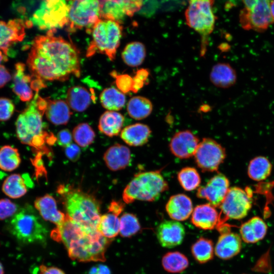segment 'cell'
Returning a JSON list of instances; mask_svg holds the SVG:
<instances>
[{
	"mask_svg": "<svg viewBox=\"0 0 274 274\" xmlns=\"http://www.w3.org/2000/svg\"><path fill=\"white\" fill-rule=\"evenodd\" d=\"M45 113L37 101V96L18 116L16 123L18 139L24 144L32 147L37 153L46 154L49 158L51 151L46 145H52L57 141L53 133L44 130L42 116Z\"/></svg>",
	"mask_w": 274,
	"mask_h": 274,
	"instance_id": "3",
	"label": "cell"
},
{
	"mask_svg": "<svg viewBox=\"0 0 274 274\" xmlns=\"http://www.w3.org/2000/svg\"><path fill=\"white\" fill-rule=\"evenodd\" d=\"M198 167L204 172L217 171L226 157L225 149L211 138H203L194 155Z\"/></svg>",
	"mask_w": 274,
	"mask_h": 274,
	"instance_id": "13",
	"label": "cell"
},
{
	"mask_svg": "<svg viewBox=\"0 0 274 274\" xmlns=\"http://www.w3.org/2000/svg\"><path fill=\"white\" fill-rule=\"evenodd\" d=\"M39 274H65L64 272L59 268L55 267H47L45 265H41L40 267Z\"/></svg>",
	"mask_w": 274,
	"mask_h": 274,
	"instance_id": "51",
	"label": "cell"
},
{
	"mask_svg": "<svg viewBox=\"0 0 274 274\" xmlns=\"http://www.w3.org/2000/svg\"><path fill=\"white\" fill-rule=\"evenodd\" d=\"M64 153L68 159L75 162L80 158L81 150L77 145L72 143L65 147Z\"/></svg>",
	"mask_w": 274,
	"mask_h": 274,
	"instance_id": "48",
	"label": "cell"
},
{
	"mask_svg": "<svg viewBox=\"0 0 274 274\" xmlns=\"http://www.w3.org/2000/svg\"><path fill=\"white\" fill-rule=\"evenodd\" d=\"M272 164L265 157L259 156L253 158L248 167L249 177L256 181H261L267 179L271 174Z\"/></svg>",
	"mask_w": 274,
	"mask_h": 274,
	"instance_id": "31",
	"label": "cell"
},
{
	"mask_svg": "<svg viewBox=\"0 0 274 274\" xmlns=\"http://www.w3.org/2000/svg\"><path fill=\"white\" fill-rule=\"evenodd\" d=\"M110 270L107 266L99 265L97 266V273L96 274H110Z\"/></svg>",
	"mask_w": 274,
	"mask_h": 274,
	"instance_id": "53",
	"label": "cell"
},
{
	"mask_svg": "<svg viewBox=\"0 0 274 274\" xmlns=\"http://www.w3.org/2000/svg\"><path fill=\"white\" fill-rule=\"evenodd\" d=\"M161 263L164 270L171 273L181 272L189 265L187 257L178 251L166 253L162 258Z\"/></svg>",
	"mask_w": 274,
	"mask_h": 274,
	"instance_id": "37",
	"label": "cell"
},
{
	"mask_svg": "<svg viewBox=\"0 0 274 274\" xmlns=\"http://www.w3.org/2000/svg\"><path fill=\"white\" fill-rule=\"evenodd\" d=\"M7 57L1 51H0V63L3 60L6 61L7 60Z\"/></svg>",
	"mask_w": 274,
	"mask_h": 274,
	"instance_id": "55",
	"label": "cell"
},
{
	"mask_svg": "<svg viewBox=\"0 0 274 274\" xmlns=\"http://www.w3.org/2000/svg\"><path fill=\"white\" fill-rule=\"evenodd\" d=\"M242 249V238L237 233L226 231L221 233L215 247V253L223 260L231 259Z\"/></svg>",
	"mask_w": 274,
	"mask_h": 274,
	"instance_id": "20",
	"label": "cell"
},
{
	"mask_svg": "<svg viewBox=\"0 0 274 274\" xmlns=\"http://www.w3.org/2000/svg\"><path fill=\"white\" fill-rule=\"evenodd\" d=\"M267 229L263 219L254 217L242 224L239 229L241 237L246 243H256L264 237Z\"/></svg>",
	"mask_w": 274,
	"mask_h": 274,
	"instance_id": "25",
	"label": "cell"
},
{
	"mask_svg": "<svg viewBox=\"0 0 274 274\" xmlns=\"http://www.w3.org/2000/svg\"><path fill=\"white\" fill-rule=\"evenodd\" d=\"M116 84L118 89L123 93H126L132 90L133 78L127 74L116 75Z\"/></svg>",
	"mask_w": 274,
	"mask_h": 274,
	"instance_id": "45",
	"label": "cell"
},
{
	"mask_svg": "<svg viewBox=\"0 0 274 274\" xmlns=\"http://www.w3.org/2000/svg\"><path fill=\"white\" fill-rule=\"evenodd\" d=\"M229 188L228 179L223 174L218 173L205 185L198 188L196 196L198 198L206 199L215 207H219Z\"/></svg>",
	"mask_w": 274,
	"mask_h": 274,
	"instance_id": "14",
	"label": "cell"
},
{
	"mask_svg": "<svg viewBox=\"0 0 274 274\" xmlns=\"http://www.w3.org/2000/svg\"><path fill=\"white\" fill-rule=\"evenodd\" d=\"M142 1H100V18L120 22L132 17L142 7Z\"/></svg>",
	"mask_w": 274,
	"mask_h": 274,
	"instance_id": "15",
	"label": "cell"
},
{
	"mask_svg": "<svg viewBox=\"0 0 274 274\" xmlns=\"http://www.w3.org/2000/svg\"><path fill=\"white\" fill-rule=\"evenodd\" d=\"M10 233L23 244H44L48 230L30 206L20 209L11 218L8 225Z\"/></svg>",
	"mask_w": 274,
	"mask_h": 274,
	"instance_id": "5",
	"label": "cell"
},
{
	"mask_svg": "<svg viewBox=\"0 0 274 274\" xmlns=\"http://www.w3.org/2000/svg\"><path fill=\"white\" fill-rule=\"evenodd\" d=\"M94 97L86 88L75 86L68 89L66 103L73 110L83 112L88 108Z\"/></svg>",
	"mask_w": 274,
	"mask_h": 274,
	"instance_id": "29",
	"label": "cell"
},
{
	"mask_svg": "<svg viewBox=\"0 0 274 274\" xmlns=\"http://www.w3.org/2000/svg\"><path fill=\"white\" fill-rule=\"evenodd\" d=\"M191 251L195 260L203 264L213 259L215 249L211 239L201 237L192 244Z\"/></svg>",
	"mask_w": 274,
	"mask_h": 274,
	"instance_id": "36",
	"label": "cell"
},
{
	"mask_svg": "<svg viewBox=\"0 0 274 274\" xmlns=\"http://www.w3.org/2000/svg\"><path fill=\"white\" fill-rule=\"evenodd\" d=\"M72 134L67 129H62L57 135L58 144L64 148L72 144Z\"/></svg>",
	"mask_w": 274,
	"mask_h": 274,
	"instance_id": "47",
	"label": "cell"
},
{
	"mask_svg": "<svg viewBox=\"0 0 274 274\" xmlns=\"http://www.w3.org/2000/svg\"><path fill=\"white\" fill-rule=\"evenodd\" d=\"M124 121V116L115 111H106L100 116L98 129L102 133L112 137L118 135Z\"/></svg>",
	"mask_w": 274,
	"mask_h": 274,
	"instance_id": "30",
	"label": "cell"
},
{
	"mask_svg": "<svg viewBox=\"0 0 274 274\" xmlns=\"http://www.w3.org/2000/svg\"><path fill=\"white\" fill-rule=\"evenodd\" d=\"M99 97L103 107L111 111L121 110L126 102L125 95L114 87L104 89L100 93Z\"/></svg>",
	"mask_w": 274,
	"mask_h": 274,
	"instance_id": "35",
	"label": "cell"
},
{
	"mask_svg": "<svg viewBox=\"0 0 274 274\" xmlns=\"http://www.w3.org/2000/svg\"><path fill=\"white\" fill-rule=\"evenodd\" d=\"M55 240L62 242L73 260L82 262L104 261L111 239L104 236L97 230L85 229L67 215L65 221L52 231Z\"/></svg>",
	"mask_w": 274,
	"mask_h": 274,
	"instance_id": "2",
	"label": "cell"
},
{
	"mask_svg": "<svg viewBox=\"0 0 274 274\" xmlns=\"http://www.w3.org/2000/svg\"><path fill=\"white\" fill-rule=\"evenodd\" d=\"M108 209L109 212L118 216L124 209V204L120 201H113Z\"/></svg>",
	"mask_w": 274,
	"mask_h": 274,
	"instance_id": "50",
	"label": "cell"
},
{
	"mask_svg": "<svg viewBox=\"0 0 274 274\" xmlns=\"http://www.w3.org/2000/svg\"><path fill=\"white\" fill-rule=\"evenodd\" d=\"M168 188V183L160 170L140 172L135 175L124 189L123 199L126 203L136 200L154 201Z\"/></svg>",
	"mask_w": 274,
	"mask_h": 274,
	"instance_id": "6",
	"label": "cell"
},
{
	"mask_svg": "<svg viewBox=\"0 0 274 274\" xmlns=\"http://www.w3.org/2000/svg\"><path fill=\"white\" fill-rule=\"evenodd\" d=\"M97 230L105 237L112 239L120 232V219L109 213L100 216Z\"/></svg>",
	"mask_w": 274,
	"mask_h": 274,
	"instance_id": "38",
	"label": "cell"
},
{
	"mask_svg": "<svg viewBox=\"0 0 274 274\" xmlns=\"http://www.w3.org/2000/svg\"><path fill=\"white\" fill-rule=\"evenodd\" d=\"M185 235L184 226L175 220L164 221L159 224L156 229L157 239L164 248H172L180 245Z\"/></svg>",
	"mask_w": 274,
	"mask_h": 274,
	"instance_id": "17",
	"label": "cell"
},
{
	"mask_svg": "<svg viewBox=\"0 0 274 274\" xmlns=\"http://www.w3.org/2000/svg\"><path fill=\"white\" fill-rule=\"evenodd\" d=\"M21 163L20 154L17 149L10 145L0 148V169L6 172L16 169Z\"/></svg>",
	"mask_w": 274,
	"mask_h": 274,
	"instance_id": "39",
	"label": "cell"
},
{
	"mask_svg": "<svg viewBox=\"0 0 274 274\" xmlns=\"http://www.w3.org/2000/svg\"><path fill=\"white\" fill-rule=\"evenodd\" d=\"M34 205L44 220L56 224V226L62 224L66 218V215L58 210L55 199L49 194L36 198Z\"/></svg>",
	"mask_w": 274,
	"mask_h": 274,
	"instance_id": "22",
	"label": "cell"
},
{
	"mask_svg": "<svg viewBox=\"0 0 274 274\" xmlns=\"http://www.w3.org/2000/svg\"><path fill=\"white\" fill-rule=\"evenodd\" d=\"M149 127L142 123H135L124 127L120 133L121 139L130 146H142L146 144L151 135Z\"/></svg>",
	"mask_w": 274,
	"mask_h": 274,
	"instance_id": "26",
	"label": "cell"
},
{
	"mask_svg": "<svg viewBox=\"0 0 274 274\" xmlns=\"http://www.w3.org/2000/svg\"><path fill=\"white\" fill-rule=\"evenodd\" d=\"M220 215L215 207L209 203L197 206L191 214V221L196 227L211 230L217 227Z\"/></svg>",
	"mask_w": 274,
	"mask_h": 274,
	"instance_id": "19",
	"label": "cell"
},
{
	"mask_svg": "<svg viewBox=\"0 0 274 274\" xmlns=\"http://www.w3.org/2000/svg\"><path fill=\"white\" fill-rule=\"evenodd\" d=\"M177 178L181 187L188 191L196 189L201 182L198 172L192 167H185L181 169L178 173Z\"/></svg>",
	"mask_w": 274,
	"mask_h": 274,
	"instance_id": "40",
	"label": "cell"
},
{
	"mask_svg": "<svg viewBox=\"0 0 274 274\" xmlns=\"http://www.w3.org/2000/svg\"><path fill=\"white\" fill-rule=\"evenodd\" d=\"M269 8L271 17L274 21V1H270Z\"/></svg>",
	"mask_w": 274,
	"mask_h": 274,
	"instance_id": "54",
	"label": "cell"
},
{
	"mask_svg": "<svg viewBox=\"0 0 274 274\" xmlns=\"http://www.w3.org/2000/svg\"><path fill=\"white\" fill-rule=\"evenodd\" d=\"M141 229L138 219L133 214L124 213L120 218V233L125 237H131Z\"/></svg>",
	"mask_w": 274,
	"mask_h": 274,
	"instance_id": "42",
	"label": "cell"
},
{
	"mask_svg": "<svg viewBox=\"0 0 274 274\" xmlns=\"http://www.w3.org/2000/svg\"><path fill=\"white\" fill-rule=\"evenodd\" d=\"M56 30L36 37L27 64L32 76L42 80L64 81L72 75L79 77V51L71 42L54 36Z\"/></svg>",
	"mask_w": 274,
	"mask_h": 274,
	"instance_id": "1",
	"label": "cell"
},
{
	"mask_svg": "<svg viewBox=\"0 0 274 274\" xmlns=\"http://www.w3.org/2000/svg\"><path fill=\"white\" fill-rule=\"evenodd\" d=\"M252 195L238 187L229 188L225 197L219 206V222L217 227L227 219L239 220L245 217L252 208Z\"/></svg>",
	"mask_w": 274,
	"mask_h": 274,
	"instance_id": "12",
	"label": "cell"
},
{
	"mask_svg": "<svg viewBox=\"0 0 274 274\" xmlns=\"http://www.w3.org/2000/svg\"><path fill=\"white\" fill-rule=\"evenodd\" d=\"M213 1L193 0L189 2L185 12L187 25L202 37V41L214 30L215 17L212 11Z\"/></svg>",
	"mask_w": 274,
	"mask_h": 274,
	"instance_id": "11",
	"label": "cell"
},
{
	"mask_svg": "<svg viewBox=\"0 0 274 274\" xmlns=\"http://www.w3.org/2000/svg\"><path fill=\"white\" fill-rule=\"evenodd\" d=\"M236 79L235 70L229 63L225 62L214 65L210 74L211 82L219 88H227L233 86Z\"/></svg>",
	"mask_w": 274,
	"mask_h": 274,
	"instance_id": "27",
	"label": "cell"
},
{
	"mask_svg": "<svg viewBox=\"0 0 274 274\" xmlns=\"http://www.w3.org/2000/svg\"><path fill=\"white\" fill-rule=\"evenodd\" d=\"M95 134L93 129L86 123L78 124L73 129V138L76 144L82 147H86L92 143Z\"/></svg>",
	"mask_w": 274,
	"mask_h": 274,
	"instance_id": "41",
	"label": "cell"
},
{
	"mask_svg": "<svg viewBox=\"0 0 274 274\" xmlns=\"http://www.w3.org/2000/svg\"><path fill=\"white\" fill-rule=\"evenodd\" d=\"M68 10L65 1H44L28 21L41 29L56 30L67 25Z\"/></svg>",
	"mask_w": 274,
	"mask_h": 274,
	"instance_id": "8",
	"label": "cell"
},
{
	"mask_svg": "<svg viewBox=\"0 0 274 274\" xmlns=\"http://www.w3.org/2000/svg\"><path fill=\"white\" fill-rule=\"evenodd\" d=\"M149 75L148 70L142 68L138 70L133 78V85L132 91L136 93L147 81Z\"/></svg>",
	"mask_w": 274,
	"mask_h": 274,
	"instance_id": "46",
	"label": "cell"
},
{
	"mask_svg": "<svg viewBox=\"0 0 274 274\" xmlns=\"http://www.w3.org/2000/svg\"><path fill=\"white\" fill-rule=\"evenodd\" d=\"M269 1H243L244 7L239 13L240 24L246 30L258 32L266 30L274 21L271 17Z\"/></svg>",
	"mask_w": 274,
	"mask_h": 274,
	"instance_id": "10",
	"label": "cell"
},
{
	"mask_svg": "<svg viewBox=\"0 0 274 274\" xmlns=\"http://www.w3.org/2000/svg\"><path fill=\"white\" fill-rule=\"evenodd\" d=\"M11 79V75L7 69L0 64V88L4 87Z\"/></svg>",
	"mask_w": 274,
	"mask_h": 274,
	"instance_id": "49",
	"label": "cell"
},
{
	"mask_svg": "<svg viewBox=\"0 0 274 274\" xmlns=\"http://www.w3.org/2000/svg\"><path fill=\"white\" fill-rule=\"evenodd\" d=\"M25 22L21 19H14L6 22L0 20V51L7 56L9 47L21 41L25 35Z\"/></svg>",
	"mask_w": 274,
	"mask_h": 274,
	"instance_id": "18",
	"label": "cell"
},
{
	"mask_svg": "<svg viewBox=\"0 0 274 274\" xmlns=\"http://www.w3.org/2000/svg\"><path fill=\"white\" fill-rule=\"evenodd\" d=\"M3 192L8 197L16 199L24 196L27 192V187L23 177L18 174H13L4 180L2 185Z\"/></svg>",
	"mask_w": 274,
	"mask_h": 274,
	"instance_id": "34",
	"label": "cell"
},
{
	"mask_svg": "<svg viewBox=\"0 0 274 274\" xmlns=\"http://www.w3.org/2000/svg\"><path fill=\"white\" fill-rule=\"evenodd\" d=\"M25 68L23 63L18 62L15 64L12 89L22 101H29L33 97L30 87L32 76L25 74Z\"/></svg>",
	"mask_w": 274,
	"mask_h": 274,
	"instance_id": "24",
	"label": "cell"
},
{
	"mask_svg": "<svg viewBox=\"0 0 274 274\" xmlns=\"http://www.w3.org/2000/svg\"><path fill=\"white\" fill-rule=\"evenodd\" d=\"M153 110L151 101L147 98L136 96L131 98L127 105L129 115L135 120H142L148 117Z\"/></svg>",
	"mask_w": 274,
	"mask_h": 274,
	"instance_id": "32",
	"label": "cell"
},
{
	"mask_svg": "<svg viewBox=\"0 0 274 274\" xmlns=\"http://www.w3.org/2000/svg\"><path fill=\"white\" fill-rule=\"evenodd\" d=\"M198 138L188 130L180 131L172 138L169 149L175 156L180 159L194 156L199 144Z\"/></svg>",
	"mask_w": 274,
	"mask_h": 274,
	"instance_id": "16",
	"label": "cell"
},
{
	"mask_svg": "<svg viewBox=\"0 0 274 274\" xmlns=\"http://www.w3.org/2000/svg\"><path fill=\"white\" fill-rule=\"evenodd\" d=\"M123 27L120 22L100 18L93 26L92 40L88 47L86 56L89 57L96 53L106 55L113 60L122 37Z\"/></svg>",
	"mask_w": 274,
	"mask_h": 274,
	"instance_id": "7",
	"label": "cell"
},
{
	"mask_svg": "<svg viewBox=\"0 0 274 274\" xmlns=\"http://www.w3.org/2000/svg\"><path fill=\"white\" fill-rule=\"evenodd\" d=\"M47 101L45 113L48 121L56 125L66 124L72 114L67 104L61 100Z\"/></svg>",
	"mask_w": 274,
	"mask_h": 274,
	"instance_id": "28",
	"label": "cell"
},
{
	"mask_svg": "<svg viewBox=\"0 0 274 274\" xmlns=\"http://www.w3.org/2000/svg\"><path fill=\"white\" fill-rule=\"evenodd\" d=\"M18 212L17 206L8 198L0 199V220L12 217Z\"/></svg>",
	"mask_w": 274,
	"mask_h": 274,
	"instance_id": "43",
	"label": "cell"
},
{
	"mask_svg": "<svg viewBox=\"0 0 274 274\" xmlns=\"http://www.w3.org/2000/svg\"><path fill=\"white\" fill-rule=\"evenodd\" d=\"M104 160L107 167L111 170L117 171L124 169L130 162V150L124 145L115 144L106 151Z\"/></svg>",
	"mask_w": 274,
	"mask_h": 274,
	"instance_id": "23",
	"label": "cell"
},
{
	"mask_svg": "<svg viewBox=\"0 0 274 274\" xmlns=\"http://www.w3.org/2000/svg\"><path fill=\"white\" fill-rule=\"evenodd\" d=\"M165 210L171 219L179 222L187 220L192 214L193 208L190 197L184 194H177L169 198Z\"/></svg>",
	"mask_w": 274,
	"mask_h": 274,
	"instance_id": "21",
	"label": "cell"
},
{
	"mask_svg": "<svg viewBox=\"0 0 274 274\" xmlns=\"http://www.w3.org/2000/svg\"><path fill=\"white\" fill-rule=\"evenodd\" d=\"M15 110V106L12 101L7 98H0V121L9 120Z\"/></svg>",
	"mask_w": 274,
	"mask_h": 274,
	"instance_id": "44",
	"label": "cell"
},
{
	"mask_svg": "<svg viewBox=\"0 0 274 274\" xmlns=\"http://www.w3.org/2000/svg\"><path fill=\"white\" fill-rule=\"evenodd\" d=\"M4 268L2 264V263L0 262V274H4Z\"/></svg>",
	"mask_w": 274,
	"mask_h": 274,
	"instance_id": "56",
	"label": "cell"
},
{
	"mask_svg": "<svg viewBox=\"0 0 274 274\" xmlns=\"http://www.w3.org/2000/svg\"><path fill=\"white\" fill-rule=\"evenodd\" d=\"M67 31L74 32L83 28L89 32L100 18V1L78 0L68 2Z\"/></svg>",
	"mask_w": 274,
	"mask_h": 274,
	"instance_id": "9",
	"label": "cell"
},
{
	"mask_svg": "<svg viewBox=\"0 0 274 274\" xmlns=\"http://www.w3.org/2000/svg\"><path fill=\"white\" fill-rule=\"evenodd\" d=\"M58 192L63 198L67 215L81 227L89 230H97L100 218V203L93 195L79 189L58 188Z\"/></svg>",
	"mask_w": 274,
	"mask_h": 274,
	"instance_id": "4",
	"label": "cell"
},
{
	"mask_svg": "<svg viewBox=\"0 0 274 274\" xmlns=\"http://www.w3.org/2000/svg\"><path fill=\"white\" fill-rule=\"evenodd\" d=\"M30 87L32 90H35L36 93H38L40 89L46 87V85L44 83L43 80L36 78L35 79L31 80Z\"/></svg>",
	"mask_w": 274,
	"mask_h": 274,
	"instance_id": "52",
	"label": "cell"
},
{
	"mask_svg": "<svg viewBox=\"0 0 274 274\" xmlns=\"http://www.w3.org/2000/svg\"><path fill=\"white\" fill-rule=\"evenodd\" d=\"M146 56L145 45L140 42L128 44L122 52V58L127 65L135 67L140 65Z\"/></svg>",
	"mask_w": 274,
	"mask_h": 274,
	"instance_id": "33",
	"label": "cell"
}]
</instances>
